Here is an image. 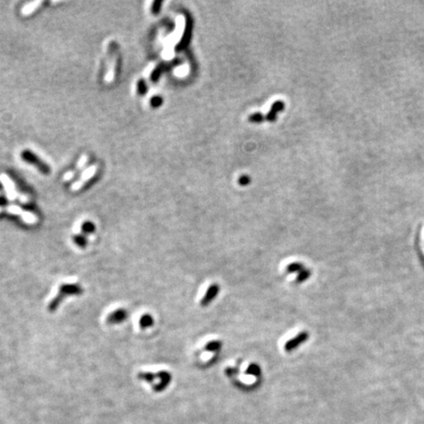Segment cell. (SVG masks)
Wrapping results in <instances>:
<instances>
[{
  "instance_id": "cell-1",
  "label": "cell",
  "mask_w": 424,
  "mask_h": 424,
  "mask_svg": "<svg viewBox=\"0 0 424 424\" xmlns=\"http://www.w3.org/2000/svg\"><path fill=\"white\" fill-rule=\"evenodd\" d=\"M305 340H307V333H301L297 336H295L293 340H290L287 342L286 346H285V350L287 352H291L293 350H294L295 348H297L301 343H303Z\"/></svg>"
},
{
  "instance_id": "cell-2",
  "label": "cell",
  "mask_w": 424,
  "mask_h": 424,
  "mask_svg": "<svg viewBox=\"0 0 424 424\" xmlns=\"http://www.w3.org/2000/svg\"><path fill=\"white\" fill-rule=\"evenodd\" d=\"M0 181L2 182V184L4 185V187H5V190H6V192H7V196H8V198L9 199H14L16 196V192H15V190H14V184H13V182H12V180L8 177V176H6V175H1L0 176Z\"/></svg>"
},
{
  "instance_id": "cell-3",
  "label": "cell",
  "mask_w": 424,
  "mask_h": 424,
  "mask_svg": "<svg viewBox=\"0 0 424 424\" xmlns=\"http://www.w3.org/2000/svg\"><path fill=\"white\" fill-rule=\"evenodd\" d=\"M218 286L217 285H212L209 287V289L207 290L206 294L203 296V300H202V304L206 305L208 304L211 300L214 299V297L217 295L218 294Z\"/></svg>"
},
{
  "instance_id": "cell-4",
  "label": "cell",
  "mask_w": 424,
  "mask_h": 424,
  "mask_svg": "<svg viewBox=\"0 0 424 424\" xmlns=\"http://www.w3.org/2000/svg\"><path fill=\"white\" fill-rule=\"evenodd\" d=\"M42 4V1L41 0H39V1H33V2H31V3H29V4H27L26 6H24L23 7V10H22V13H23V15H25V16H27V15H30L31 13H33L38 6H40Z\"/></svg>"
},
{
  "instance_id": "cell-5",
  "label": "cell",
  "mask_w": 424,
  "mask_h": 424,
  "mask_svg": "<svg viewBox=\"0 0 424 424\" xmlns=\"http://www.w3.org/2000/svg\"><path fill=\"white\" fill-rule=\"evenodd\" d=\"M98 170L97 166H91L90 168H88L87 170H85L82 174V178L80 180V182L84 185L85 182H87L88 180H90L92 177H94L96 175V172Z\"/></svg>"
},
{
  "instance_id": "cell-6",
  "label": "cell",
  "mask_w": 424,
  "mask_h": 424,
  "mask_svg": "<svg viewBox=\"0 0 424 424\" xmlns=\"http://www.w3.org/2000/svg\"><path fill=\"white\" fill-rule=\"evenodd\" d=\"M283 108H284V103L281 102V101H277V102L272 106V109H271V111L268 113V115L266 116V119H267L268 121H274V120H275V117H276V113H277L278 111L282 110Z\"/></svg>"
},
{
  "instance_id": "cell-7",
  "label": "cell",
  "mask_w": 424,
  "mask_h": 424,
  "mask_svg": "<svg viewBox=\"0 0 424 424\" xmlns=\"http://www.w3.org/2000/svg\"><path fill=\"white\" fill-rule=\"evenodd\" d=\"M22 216L26 222H29V223H34L35 222V217L29 212H23Z\"/></svg>"
},
{
  "instance_id": "cell-8",
  "label": "cell",
  "mask_w": 424,
  "mask_h": 424,
  "mask_svg": "<svg viewBox=\"0 0 424 424\" xmlns=\"http://www.w3.org/2000/svg\"><path fill=\"white\" fill-rule=\"evenodd\" d=\"M8 211L11 213H14V214H23V212H24V211H22V209L20 207L13 206V205L8 207Z\"/></svg>"
},
{
  "instance_id": "cell-9",
  "label": "cell",
  "mask_w": 424,
  "mask_h": 424,
  "mask_svg": "<svg viewBox=\"0 0 424 424\" xmlns=\"http://www.w3.org/2000/svg\"><path fill=\"white\" fill-rule=\"evenodd\" d=\"M263 120V116L261 114H255L250 117V121L252 122H261Z\"/></svg>"
},
{
  "instance_id": "cell-10",
  "label": "cell",
  "mask_w": 424,
  "mask_h": 424,
  "mask_svg": "<svg viewBox=\"0 0 424 424\" xmlns=\"http://www.w3.org/2000/svg\"><path fill=\"white\" fill-rule=\"evenodd\" d=\"M88 162V156L87 155H83L81 157V159L78 162V168H82L86 163Z\"/></svg>"
},
{
  "instance_id": "cell-11",
  "label": "cell",
  "mask_w": 424,
  "mask_h": 424,
  "mask_svg": "<svg viewBox=\"0 0 424 424\" xmlns=\"http://www.w3.org/2000/svg\"><path fill=\"white\" fill-rule=\"evenodd\" d=\"M73 177H74V172H67V173L65 174V176H64V180H65V181H69V180H71Z\"/></svg>"
},
{
  "instance_id": "cell-12",
  "label": "cell",
  "mask_w": 424,
  "mask_h": 424,
  "mask_svg": "<svg viewBox=\"0 0 424 424\" xmlns=\"http://www.w3.org/2000/svg\"><path fill=\"white\" fill-rule=\"evenodd\" d=\"M249 183H250V179H249L247 176L242 177V178L240 179V184H241V185H247V184H249Z\"/></svg>"
}]
</instances>
